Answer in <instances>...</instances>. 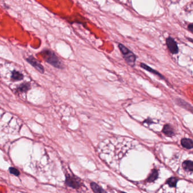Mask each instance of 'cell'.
I'll use <instances>...</instances> for the list:
<instances>
[{"mask_svg": "<svg viewBox=\"0 0 193 193\" xmlns=\"http://www.w3.org/2000/svg\"><path fill=\"white\" fill-rule=\"evenodd\" d=\"M40 54L47 63L59 69L64 68V65L62 62L52 50L45 49L43 50Z\"/></svg>", "mask_w": 193, "mask_h": 193, "instance_id": "obj_1", "label": "cell"}, {"mask_svg": "<svg viewBox=\"0 0 193 193\" xmlns=\"http://www.w3.org/2000/svg\"><path fill=\"white\" fill-rule=\"evenodd\" d=\"M118 47L121 53L123 55L124 58L127 64L131 67L134 66L136 60V57L135 54L121 43H119Z\"/></svg>", "mask_w": 193, "mask_h": 193, "instance_id": "obj_2", "label": "cell"}, {"mask_svg": "<svg viewBox=\"0 0 193 193\" xmlns=\"http://www.w3.org/2000/svg\"><path fill=\"white\" fill-rule=\"evenodd\" d=\"M65 184L67 187L73 189H79L83 185L81 180L79 177L69 173H67L66 175Z\"/></svg>", "mask_w": 193, "mask_h": 193, "instance_id": "obj_3", "label": "cell"}, {"mask_svg": "<svg viewBox=\"0 0 193 193\" xmlns=\"http://www.w3.org/2000/svg\"><path fill=\"white\" fill-rule=\"evenodd\" d=\"M166 44L168 49L170 52L173 54H176L179 53V47L176 41L172 37H168L166 38Z\"/></svg>", "mask_w": 193, "mask_h": 193, "instance_id": "obj_4", "label": "cell"}, {"mask_svg": "<svg viewBox=\"0 0 193 193\" xmlns=\"http://www.w3.org/2000/svg\"><path fill=\"white\" fill-rule=\"evenodd\" d=\"M27 61L41 73H43L44 72L43 67L34 57H32V56H30L29 58H27Z\"/></svg>", "mask_w": 193, "mask_h": 193, "instance_id": "obj_5", "label": "cell"}, {"mask_svg": "<svg viewBox=\"0 0 193 193\" xmlns=\"http://www.w3.org/2000/svg\"><path fill=\"white\" fill-rule=\"evenodd\" d=\"M176 102L179 106L183 107L187 111H190L191 113H193V107L189 103H187L185 101L182 100L181 98H177L176 100Z\"/></svg>", "mask_w": 193, "mask_h": 193, "instance_id": "obj_6", "label": "cell"}, {"mask_svg": "<svg viewBox=\"0 0 193 193\" xmlns=\"http://www.w3.org/2000/svg\"><path fill=\"white\" fill-rule=\"evenodd\" d=\"M162 132L166 136L170 137H172L175 134L173 128L168 124H166L164 125V126L163 127Z\"/></svg>", "mask_w": 193, "mask_h": 193, "instance_id": "obj_7", "label": "cell"}, {"mask_svg": "<svg viewBox=\"0 0 193 193\" xmlns=\"http://www.w3.org/2000/svg\"><path fill=\"white\" fill-rule=\"evenodd\" d=\"M181 145L187 149H191L193 148V140L190 138H183L181 141Z\"/></svg>", "mask_w": 193, "mask_h": 193, "instance_id": "obj_8", "label": "cell"}, {"mask_svg": "<svg viewBox=\"0 0 193 193\" xmlns=\"http://www.w3.org/2000/svg\"><path fill=\"white\" fill-rule=\"evenodd\" d=\"M90 187L94 193H107L102 187L94 182L90 183Z\"/></svg>", "mask_w": 193, "mask_h": 193, "instance_id": "obj_9", "label": "cell"}, {"mask_svg": "<svg viewBox=\"0 0 193 193\" xmlns=\"http://www.w3.org/2000/svg\"><path fill=\"white\" fill-rule=\"evenodd\" d=\"M141 67H142V68H143V69H145V70H146L147 71H149V72H150L151 73H153V74H155V75H157L161 79H164V77L162 75H161L159 72H158L156 70H154L152 68H151L149 66H147V64H141Z\"/></svg>", "mask_w": 193, "mask_h": 193, "instance_id": "obj_10", "label": "cell"}, {"mask_svg": "<svg viewBox=\"0 0 193 193\" xmlns=\"http://www.w3.org/2000/svg\"><path fill=\"white\" fill-rule=\"evenodd\" d=\"M183 168L187 171H193V162L190 160L184 161L183 163Z\"/></svg>", "mask_w": 193, "mask_h": 193, "instance_id": "obj_11", "label": "cell"}, {"mask_svg": "<svg viewBox=\"0 0 193 193\" xmlns=\"http://www.w3.org/2000/svg\"><path fill=\"white\" fill-rule=\"evenodd\" d=\"M158 177V172L157 170H153L151 173H150L149 177L147 178V181L149 183H153L154 181L157 180Z\"/></svg>", "mask_w": 193, "mask_h": 193, "instance_id": "obj_12", "label": "cell"}, {"mask_svg": "<svg viewBox=\"0 0 193 193\" xmlns=\"http://www.w3.org/2000/svg\"><path fill=\"white\" fill-rule=\"evenodd\" d=\"M30 84L27 83H24L20 85L17 88V90L20 92H26L30 89Z\"/></svg>", "mask_w": 193, "mask_h": 193, "instance_id": "obj_13", "label": "cell"}, {"mask_svg": "<svg viewBox=\"0 0 193 193\" xmlns=\"http://www.w3.org/2000/svg\"><path fill=\"white\" fill-rule=\"evenodd\" d=\"M11 78L14 80L20 81V80H22L23 79V74H22L18 71H14L13 73H12Z\"/></svg>", "mask_w": 193, "mask_h": 193, "instance_id": "obj_14", "label": "cell"}, {"mask_svg": "<svg viewBox=\"0 0 193 193\" xmlns=\"http://www.w3.org/2000/svg\"><path fill=\"white\" fill-rule=\"evenodd\" d=\"M178 180L175 177H171L166 181V183L170 187H176Z\"/></svg>", "mask_w": 193, "mask_h": 193, "instance_id": "obj_15", "label": "cell"}, {"mask_svg": "<svg viewBox=\"0 0 193 193\" xmlns=\"http://www.w3.org/2000/svg\"><path fill=\"white\" fill-rule=\"evenodd\" d=\"M9 172L11 174L15 176H19L20 175V172L19 171V170H17V168H15L10 167L9 169Z\"/></svg>", "mask_w": 193, "mask_h": 193, "instance_id": "obj_16", "label": "cell"}, {"mask_svg": "<svg viewBox=\"0 0 193 193\" xmlns=\"http://www.w3.org/2000/svg\"><path fill=\"white\" fill-rule=\"evenodd\" d=\"M188 30L190 31V32L193 33V23H190L187 26Z\"/></svg>", "mask_w": 193, "mask_h": 193, "instance_id": "obj_17", "label": "cell"}, {"mask_svg": "<svg viewBox=\"0 0 193 193\" xmlns=\"http://www.w3.org/2000/svg\"><path fill=\"white\" fill-rule=\"evenodd\" d=\"M187 39L189 41H190V42H192L193 43V39H190V38H187Z\"/></svg>", "mask_w": 193, "mask_h": 193, "instance_id": "obj_18", "label": "cell"}, {"mask_svg": "<svg viewBox=\"0 0 193 193\" xmlns=\"http://www.w3.org/2000/svg\"><path fill=\"white\" fill-rule=\"evenodd\" d=\"M121 193H124V192H121Z\"/></svg>", "mask_w": 193, "mask_h": 193, "instance_id": "obj_19", "label": "cell"}]
</instances>
